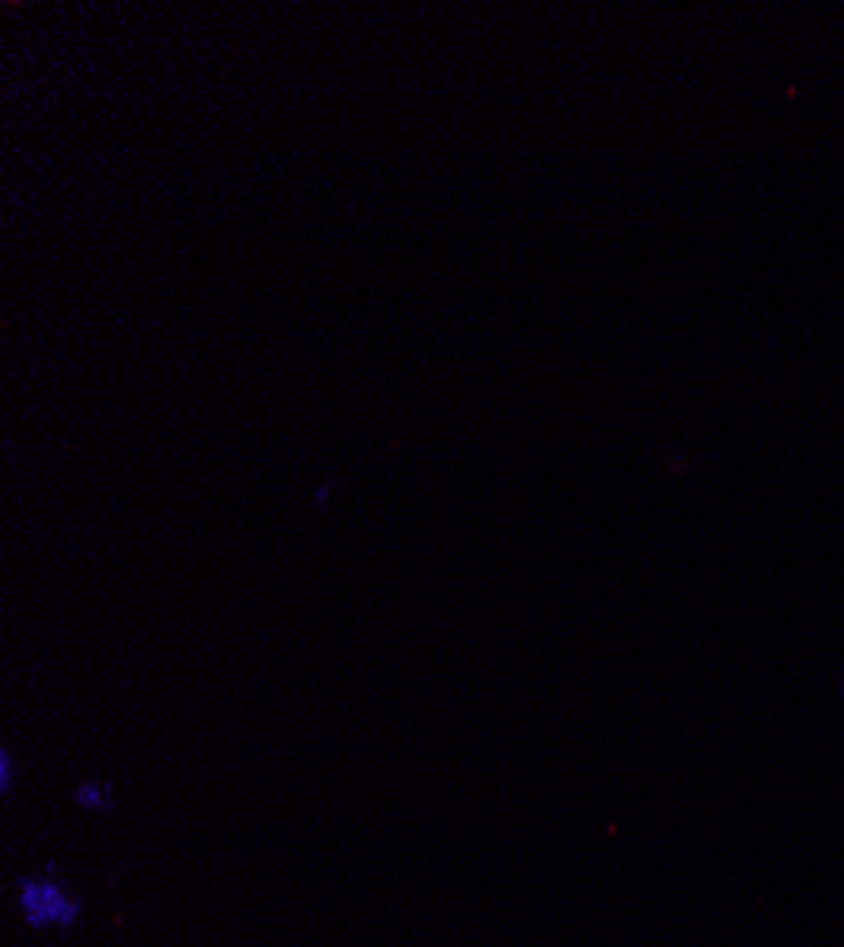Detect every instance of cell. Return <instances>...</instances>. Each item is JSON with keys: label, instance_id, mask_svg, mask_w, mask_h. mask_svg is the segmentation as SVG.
<instances>
[{"label": "cell", "instance_id": "cell-1", "mask_svg": "<svg viewBox=\"0 0 844 947\" xmlns=\"http://www.w3.org/2000/svg\"><path fill=\"white\" fill-rule=\"evenodd\" d=\"M20 914L34 933H73L84 917V902L65 887L57 872H31L20 880Z\"/></svg>", "mask_w": 844, "mask_h": 947}, {"label": "cell", "instance_id": "cell-2", "mask_svg": "<svg viewBox=\"0 0 844 947\" xmlns=\"http://www.w3.org/2000/svg\"><path fill=\"white\" fill-rule=\"evenodd\" d=\"M73 800L80 811L87 816H110L114 811V785H106L103 777H84L73 789Z\"/></svg>", "mask_w": 844, "mask_h": 947}, {"label": "cell", "instance_id": "cell-3", "mask_svg": "<svg viewBox=\"0 0 844 947\" xmlns=\"http://www.w3.org/2000/svg\"><path fill=\"white\" fill-rule=\"evenodd\" d=\"M15 792V755L12 747H0V796H12Z\"/></svg>", "mask_w": 844, "mask_h": 947}, {"label": "cell", "instance_id": "cell-4", "mask_svg": "<svg viewBox=\"0 0 844 947\" xmlns=\"http://www.w3.org/2000/svg\"><path fill=\"white\" fill-rule=\"evenodd\" d=\"M330 493H334V485H323V490L315 493V504H318V508H323V504L330 501Z\"/></svg>", "mask_w": 844, "mask_h": 947}]
</instances>
